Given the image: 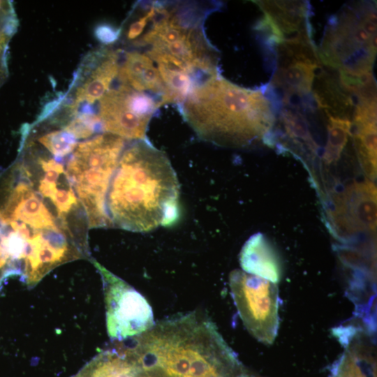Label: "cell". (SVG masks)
<instances>
[{
  "label": "cell",
  "mask_w": 377,
  "mask_h": 377,
  "mask_svg": "<svg viewBox=\"0 0 377 377\" xmlns=\"http://www.w3.org/2000/svg\"><path fill=\"white\" fill-rule=\"evenodd\" d=\"M117 344L138 377H235L238 361L204 313L165 319Z\"/></svg>",
  "instance_id": "cell-1"
},
{
  "label": "cell",
  "mask_w": 377,
  "mask_h": 377,
  "mask_svg": "<svg viewBox=\"0 0 377 377\" xmlns=\"http://www.w3.org/2000/svg\"><path fill=\"white\" fill-rule=\"evenodd\" d=\"M125 146L111 177L106 211L111 226L147 232L179 217V186L166 154L147 140Z\"/></svg>",
  "instance_id": "cell-2"
},
{
  "label": "cell",
  "mask_w": 377,
  "mask_h": 377,
  "mask_svg": "<svg viewBox=\"0 0 377 377\" xmlns=\"http://www.w3.org/2000/svg\"><path fill=\"white\" fill-rule=\"evenodd\" d=\"M181 105L184 120L199 138L222 147L260 141L274 120L262 91L237 86L219 74L195 84Z\"/></svg>",
  "instance_id": "cell-3"
},
{
  "label": "cell",
  "mask_w": 377,
  "mask_h": 377,
  "mask_svg": "<svg viewBox=\"0 0 377 377\" xmlns=\"http://www.w3.org/2000/svg\"><path fill=\"white\" fill-rule=\"evenodd\" d=\"M202 20L197 8L153 3L142 34L132 44L146 47L156 64L173 65L206 79L218 74V53L205 35Z\"/></svg>",
  "instance_id": "cell-4"
},
{
  "label": "cell",
  "mask_w": 377,
  "mask_h": 377,
  "mask_svg": "<svg viewBox=\"0 0 377 377\" xmlns=\"http://www.w3.org/2000/svg\"><path fill=\"white\" fill-rule=\"evenodd\" d=\"M125 139L103 133L77 145L66 174L87 215L88 227H112L106 211L110 182Z\"/></svg>",
  "instance_id": "cell-5"
},
{
  "label": "cell",
  "mask_w": 377,
  "mask_h": 377,
  "mask_svg": "<svg viewBox=\"0 0 377 377\" xmlns=\"http://www.w3.org/2000/svg\"><path fill=\"white\" fill-rule=\"evenodd\" d=\"M376 54V12L369 3L347 7L329 21L318 54L339 68L340 75L361 78L372 75Z\"/></svg>",
  "instance_id": "cell-6"
},
{
  "label": "cell",
  "mask_w": 377,
  "mask_h": 377,
  "mask_svg": "<svg viewBox=\"0 0 377 377\" xmlns=\"http://www.w3.org/2000/svg\"><path fill=\"white\" fill-rule=\"evenodd\" d=\"M229 282L235 304L246 330L259 341L272 343L279 326L276 283L239 269L230 273Z\"/></svg>",
  "instance_id": "cell-7"
},
{
  "label": "cell",
  "mask_w": 377,
  "mask_h": 377,
  "mask_svg": "<svg viewBox=\"0 0 377 377\" xmlns=\"http://www.w3.org/2000/svg\"><path fill=\"white\" fill-rule=\"evenodd\" d=\"M103 286L106 328L110 339L123 341L136 337L155 323L146 299L134 288L93 260Z\"/></svg>",
  "instance_id": "cell-8"
},
{
  "label": "cell",
  "mask_w": 377,
  "mask_h": 377,
  "mask_svg": "<svg viewBox=\"0 0 377 377\" xmlns=\"http://www.w3.org/2000/svg\"><path fill=\"white\" fill-rule=\"evenodd\" d=\"M161 105L153 96L120 84L99 100L97 115L103 133L127 140H147L149 121Z\"/></svg>",
  "instance_id": "cell-9"
},
{
  "label": "cell",
  "mask_w": 377,
  "mask_h": 377,
  "mask_svg": "<svg viewBox=\"0 0 377 377\" xmlns=\"http://www.w3.org/2000/svg\"><path fill=\"white\" fill-rule=\"evenodd\" d=\"M376 186L369 179L348 184L337 193L328 212L331 229L341 238L376 232Z\"/></svg>",
  "instance_id": "cell-10"
},
{
  "label": "cell",
  "mask_w": 377,
  "mask_h": 377,
  "mask_svg": "<svg viewBox=\"0 0 377 377\" xmlns=\"http://www.w3.org/2000/svg\"><path fill=\"white\" fill-rule=\"evenodd\" d=\"M256 2L265 13L256 29L271 31L269 41L272 45L282 41L311 38V29L308 20L309 8L306 1Z\"/></svg>",
  "instance_id": "cell-11"
},
{
  "label": "cell",
  "mask_w": 377,
  "mask_h": 377,
  "mask_svg": "<svg viewBox=\"0 0 377 377\" xmlns=\"http://www.w3.org/2000/svg\"><path fill=\"white\" fill-rule=\"evenodd\" d=\"M118 51L101 49L90 54L76 77L75 97L71 103L75 108L82 103H94L110 89L117 76L120 64Z\"/></svg>",
  "instance_id": "cell-12"
},
{
  "label": "cell",
  "mask_w": 377,
  "mask_h": 377,
  "mask_svg": "<svg viewBox=\"0 0 377 377\" xmlns=\"http://www.w3.org/2000/svg\"><path fill=\"white\" fill-rule=\"evenodd\" d=\"M117 76L121 84L153 96L161 105L166 104L164 84L156 66L146 53L126 52Z\"/></svg>",
  "instance_id": "cell-13"
},
{
  "label": "cell",
  "mask_w": 377,
  "mask_h": 377,
  "mask_svg": "<svg viewBox=\"0 0 377 377\" xmlns=\"http://www.w3.org/2000/svg\"><path fill=\"white\" fill-rule=\"evenodd\" d=\"M240 265L246 273L277 283L282 276V263L277 251L262 233L252 235L239 254Z\"/></svg>",
  "instance_id": "cell-14"
},
{
  "label": "cell",
  "mask_w": 377,
  "mask_h": 377,
  "mask_svg": "<svg viewBox=\"0 0 377 377\" xmlns=\"http://www.w3.org/2000/svg\"><path fill=\"white\" fill-rule=\"evenodd\" d=\"M279 69L274 83L282 87L288 95H304L311 91L318 61L305 59L278 61Z\"/></svg>",
  "instance_id": "cell-15"
},
{
  "label": "cell",
  "mask_w": 377,
  "mask_h": 377,
  "mask_svg": "<svg viewBox=\"0 0 377 377\" xmlns=\"http://www.w3.org/2000/svg\"><path fill=\"white\" fill-rule=\"evenodd\" d=\"M354 139L361 167L369 180L376 178V117H353Z\"/></svg>",
  "instance_id": "cell-16"
},
{
  "label": "cell",
  "mask_w": 377,
  "mask_h": 377,
  "mask_svg": "<svg viewBox=\"0 0 377 377\" xmlns=\"http://www.w3.org/2000/svg\"><path fill=\"white\" fill-rule=\"evenodd\" d=\"M352 127L353 122L348 119L329 115L328 138L323 156L325 164L339 159L348 137L352 135Z\"/></svg>",
  "instance_id": "cell-17"
},
{
  "label": "cell",
  "mask_w": 377,
  "mask_h": 377,
  "mask_svg": "<svg viewBox=\"0 0 377 377\" xmlns=\"http://www.w3.org/2000/svg\"><path fill=\"white\" fill-rule=\"evenodd\" d=\"M38 141L58 158L73 152L77 145V140L64 129L46 133L40 136Z\"/></svg>",
  "instance_id": "cell-18"
},
{
  "label": "cell",
  "mask_w": 377,
  "mask_h": 377,
  "mask_svg": "<svg viewBox=\"0 0 377 377\" xmlns=\"http://www.w3.org/2000/svg\"><path fill=\"white\" fill-rule=\"evenodd\" d=\"M63 129L76 140L89 138L94 132L102 131L98 115L89 110L77 112L66 123Z\"/></svg>",
  "instance_id": "cell-19"
},
{
  "label": "cell",
  "mask_w": 377,
  "mask_h": 377,
  "mask_svg": "<svg viewBox=\"0 0 377 377\" xmlns=\"http://www.w3.org/2000/svg\"><path fill=\"white\" fill-rule=\"evenodd\" d=\"M10 38V36L5 31L0 29V86L7 75L6 54Z\"/></svg>",
  "instance_id": "cell-20"
},
{
  "label": "cell",
  "mask_w": 377,
  "mask_h": 377,
  "mask_svg": "<svg viewBox=\"0 0 377 377\" xmlns=\"http://www.w3.org/2000/svg\"><path fill=\"white\" fill-rule=\"evenodd\" d=\"M96 35L101 41L108 43L116 40L119 36V31L117 32L108 27L103 26L97 28Z\"/></svg>",
  "instance_id": "cell-21"
},
{
  "label": "cell",
  "mask_w": 377,
  "mask_h": 377,
  "mask_svg": "<svg viewBox=\"0 0 377 377\" xmlns=\"http://www.w3.org/2000/svg\"><path fill=\"white\" fill-rule=\"evenodd\" d=\"M71 377H93L90 373L83 367L76 374Z\"/></svg>",
  "instance_id": "cell-22"
}]
</instances>
